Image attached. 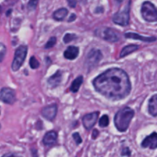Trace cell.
Returning <instances> with one entry per match:
<instances>
[{"label":"cell","mask_w":157,"mask_h":157,"mask_svg":"<svg viewBox=\"0 0 157 157\" xmlns=\"http://www.w3.org/2000/svg\"><path fill=\"white\" fill-rule=\"evenodd\" d=\"M93 86L96 91L112 100L124 99L130 93L131 83L125 71L111 68L94 78Z\"/></svg>","instance_id":"obj_1"},{"label":"cell","mask_w":157,"mask_h":157,"mask_svg":"<svg viewBox=\"0 0 157 157\" xmlns=\"http://www.w3.org/2000/svg\"><path fill=\"white\" fill-rule=\"evenodd\" d=\"M133 116L134 111L130 108L126 107L119 110L114 118V123L116 129L120 132L127 130Z\"/></svg>","instance_id":"obj_2"},{"label":"cell","mask_w":157,"mask_h":157,"mask_svg":"<svg viewBox=\"0 0 157 157\" xmlns=\"http://www.w3.org/2000/svg\"><path fill=\"white\" fill-rule=\"evenodd\" d=\"M95 34L98 37L107 42H111V43H116L120 39L119 33L113 29L108 28V27H100V28L96 29Z\"/></svg>","instance_id":"obj_3"},{"label":"cell","mask_w":157,"mask_h":157,"mask_svg":"<svg viewBox=\"0 0 157 157\" xmlns=\"http://www.w3.org/2000/svg\"><path fill=\"white\" fill-rule=\"evenodd\" d=\"M141 14L146 22H153L157 21V9L152 2H143L141 7Z\"/></svg>","instance_id":"obj_4"},{"label":"cell","mask_w":157,"mask_h":157,"mask_svg":"<svg viewBox=\"0 0 157 157\" xmlns=\"http://www.w3.org/2000/svg\"><path fill=\"white\" fill-rule=\"evenodd\" d=\"M28 48L26 46H20L15 52L14 59L12 64V69L13 71H17L20 69L23 64L27 55Z\"/></svg>","instance_id":"obj_5"},{"label":"cell","mask_w":157,"mask_h":157,"mask_svg":"<svg viewBox=\"0 0 157 157\" xmlns=\"http://www.w3.org/2000/svg\"><path fill=\"white\" fill-rule=\"evenodd\" d=\"M129 10H130V2H129L123 10H120L113 16V22L122 26L127 25L129 22Z\"/></svg>","instance_id":"obj_6"},{"label":"cell","mask_w":157,"mask_h":157,"mask_svg":"<svg viewBox=\"0 0 157 157\" xmlns=\"http://www.w3.org/2000/svg\"><path fill=\"white\" fill-rule=\"evenodd\" d=\"M102 52L99 49H93L89 52L88 56H87L86 61V66L90 68L94 67L95 66H96L99 63V61L102 59Z\"/></svg>","instance_id":"obj_7"},{"label":"cell","mask_w":157,"mask_h":157,"mask_svg":"<svg viewBox=\"0 0 157 157\" xmlns=\"http://www.w3.org/2000/svg\"><path fill=\"white\" fill-rule=\"evenodd\" d=\"M0 100L7 104H13L16 102V93L10 88H2L0 90Z\"/></svg>","instance_id":"obj_8"},{"label":"cell","mask_w":157,"mask_h":157,"mask_svg":"<svg viewBox=\"0 0 157 157\" xmlns=\"http://www.w3.org/2000/svg\"><path fill=\"white\" fill-rule=\"evenodd\" d=\"M99 114V112H93V113L86 115L82 118V123H83L84 127L86 129H90L91 128H93L97 121Z\"/></svg>","instance_id":"obj_9"},{"label":"cell","mask_w":157,"mask_h":157,"mask_svg":"<svg viewBox=\"0 0 157 157\" xmlns=\"http://www.w3.org/2000/svg\"><path fill=\"white\" fill-rule=\"evenodd\" d=\"M57 113V105L56 104H52L44 107L42 110V114L43 117L49 121H52L55 119Z\"/></svg>","instance_id":"obj_10"},{"label":"cell","mask_w":157,"mask_h":157,"mask_svg":"<svg viewBox=\"0 0 157 157\" xmlns=\"http://www.w3.org/2000/svg\"><path fill=\"white\" fill-rule=\"evenodd\" d=\"M142 146L143 148L156 149L157 148V132H152L149 136H146L142 142Z\"/></svg>","instance_id":"obj_11"},{"label":"cell","mask_w":157,"mask_h":157,"mask_svg":"<svg viewBox=\"0 0 157 157\" xmlns=\"http://www.w3.org/2000/svg\"><path fill=\"white\" fill-rule=\"evenodd\" d=\"M125 37L127 39H138V40H141V41L146 42V43H152L156 40V38L152 37H146V36H140V35L137 34V33H127L125 34Z\"/></svg>","instance_id":"obj_12"},{"label":"cell","mask_w":157,"mask_h":157,"mask_svg":"<svg viewBox=\"0 0 157 157\" xmlns=\"http://www.w3.org/2000/svg\"><path fill=\"white\" fill-rule=\"evenodd\" d=\"M78 52H79V49L76 46H69L64 52V56L67 59L73 60L77 58Z\"/></svg>","instance_id":"obj_13"},{"label":"cell","mask_w":157,"mask_h":157,"mask_svg":"<svg viewBox=\"0 0 157 157\" xmlns=\"http://www.w3.org/2000/svg\"><path fill=\"white\" fill-rule=\"evenodd\" d=\"M57 133L54 131H49L43 137V143L46 146H51L56 143L57 140Z\"/></svg>","instance_id":"obj_14"},{"label":"cell","mask_w":157,"mask_h":157,"mask_svg":"<svg viewBox=\"0 0 157 157\" xmlns=\"http://www.w3.org/2000/svg\"><path fill=\"white\" fill-rule=\"evenodd\" d=\"M62 75L63 74H62L60 71H57L54 75H52V76H50L48 78V83H49V85L52 87H56L57 86H59V84L61 82Z\"/></svg>","instance_id":"obj_15"},{"label":"cell","mask_w":157,"mask_h":157,"mask_svg":"<svg viewBox=\"0 0 157 157\" xmlns=\"http://www.w3.org/2000/svg\"><path fill=\"white\" fill-rule=\"evenodd\" d=\"M149 113L152 116H157V94L151 97L149 101Z\"/></svg>","instance_id":"obj_16"},{"label":"cell","mask_w":157,"mask_h":157,"mask_svg":"<svg viewBox=\"0 0 157 157\" xmlns=\"http://www.w3.org/2000/svg\"><path fill=\"white\" fill-rule=\"evenodd\" d=\"M138 49H139V46H137V45L132 44V45H129V46H125V47L123 49V50L121 51V52H120V57L126 56L129 55V54L132 53V52L136 51Z\"/></svg>","instance_id":"obj_17"},{"label":"cell","mask_w":157,"mask_h":157,"mask_svg":"<svg viewBox=\"0 0 157 157\" xmlns=\"http://www.w3.org/2000/svg\"><path fill=\"white\" fill-rule=\"evenodd\" d=\"M82 82H83V77L82 75L77 77L75 80L72 82V85H71L70 91L72 92V93H76V92H78V89L80 88Z\"/></svg>","instance_id":"obj_18"},{"label":"cell","mask_w":157,"mask_h":157,"mask_svg":"<svg viewBox=\"0 0 157 157\" xmlns=\"http://www.w3.org/2000/svg\"><path fill=\"white\" fill-rule=\"evenodd\" d=\"M68 14V10L65 8L59 9L53 13V18L57 21H62Z\"/></svg>","instance_id":"obj_19"},{"label":"cell","mask_w":157,"mask_h":157,"mask_svg":"<svg viewBox=\"0 0 157 157\" xmlns=\"http://www.w3.org/2000/svg\"><path fill=\"white\" fill-rule=\"evenodd\" d=\"M109 123V117L107 115L102 116L100 120H99V124L101 127H106V126H108Z\"/></svg>","instance_id":"obj_20"},{"label":"cell","mask_w":157,"mask_h":157,"mask_svg":"<svg viewBox=\"0 0 157 157\" xmlns=\"http://www.w3.org/2000/svg\"><path fill=\"white\" fill-rule=\"evenodd\" d=\"M29 65L32 69H37L39 66V63L34 56H32L29 60Z\"/></svg>","instance_id":"obj_21"},{"label":"cell","mask_w":157,"mask_h":157,"mask_svg":"<svg viewBox=\"0 0 157 157\" xmlns=\"http://www.w3.org/2000/svg\"><path fill=\"white\" fill-rule=\"evenodd\" d=\"M6 53V47L5 45L0 43V62L3 60Z\"/></svg>","instance_id":"obj_22"},{"label":"cell","mask_w":157,"mask_h":157,"mask_svg":"<svg viewBox=\"0 0 157 157\" xmlns=\"http://www.w3.org/2000/svg\"><path fill=\"white\" fill-rule=\"evenodd\" d=\"M76 39V36L74 34H70V33H67V34L65 35L64 38H63V41H64L65 43H70L72 40Z\"/></svg>","instance_id":"obj_23"},{"label":"cell","mask_w":157,"mask_h":157,"mask_svg":"<svg viewBox=\"0 0 157 157\" xmlns=\"http://www.w3.org/2000/svg\"><path fill=\"white\" fill-rule=\"evenodd\" d=\"M56 37H51L50 39H49V41L47 42V43L45 46V48L46 49H50V48L53 47L56 45Z\"/></svg>","instance_id":"obj_24"},{"label":"cell","mask_w":157,"mask_h":157,"mask_svg":"<svg viewBox=\"0 0 157 157\" xmlns=\"http://www.w3.org/2000/svg\"><path fill=\"white\" fill-rule=\"evenodd\" d=\"M38 2L39 0H29L28 4V9L30 11H33L34 10H36V6H37Z\"/></svg>","instance_id":"obj_25"},{"label":"cell","mask_w":157,"mask_h":157,"mask_svg":"<svg viewBox=\"0 0 157 157\" xmlns=\"http://www.w3.org/2000/svg\"><path fill=\"white\" fill-rule=\"evenodd\" d=\"M72 137H73L74 140L75 141V143L77 145L80 144L82 143V138H81L80 135L78 133V132H75V133L72 134Z\"/></svg>","instance_id":"obj_26"},{"label":"cell","mask_w":157,"mask_h":157,"mask_svg":"<svg viewBox=\"0 0 157 157\" xmlns=\"http://www.w3.org/2000/svg\"><path fill=\"white\" fill-rule=\"evenodd\" d=\"M131 152H130V150H129V148H124V149H123V151H122V155H130Z\"/></svg>","instance_id":"obj_27"},{"label":"cell","mask_w":157,"mask_h":157,"mask_svg":"<svg viewBox=\"0 0 157 157\" xmlns=\"http://www.w3.org/2000/svg\"><path fill=\"white\" fill-rule=\"evenodd\" d=\"M67 2L68 3H69V6L72 7V8L75 7V6H76V3H77L76 0H67Z\"/></svg>","instance_id":"obj_28"},{"label":"cell","mask_w":157,"mask_h":157,"mask_svg":"<svg viewBox=\"0 0 157 157\" xmlns=\"http://www.w3.org/2000/svg\"><path fill=\"white\" fill-rule=\"evenodd\" d=\"M2 157H22V156H19V155H16V154H13V153H7V154H5L4 155H2Z\"/></svg>","instance_id":"obj_29"},{"label":"cell","mask_w":157,"mask_h":157,"mask_svg":"<svg viewBox=\"0 0 157 157\" xmlns=\"http://www.w3.org/2000/svg\"><path fill=\"white\" fill-rule=\"evenodd\" d=\"M98 134H99V131L97 129H94L93 132V139H96L98 136Z\"/></svg>","instance_id":"obj_30"},{"label":"cell","mask_w":157,"mask_h":157,"mask_svg":"<svg viewBox=\"0 0 157 157\" xmlns=\"http://www.w3.org/2000/svg\"><path fill=\"white\" fill-rule=\"evenodd\" d=\"M75 15H72V16H70V19H69V22H72V21L75 20Z\"/></svg>","instance_id":"obj_31"},{"label":"cell","mask_w":157,"mask_h":157,"mask_svg":"<svg viewBox=\"0 0 157 157\" xmlns=\"http://www.w3.org/2000/svg\"><path fill=\"white\" fill-rule=\"evenodd\" d=\"M79 1H80V2H85L86 0H79Z\"/></svg>","instance_id":"obj_32"}]
</instances>
